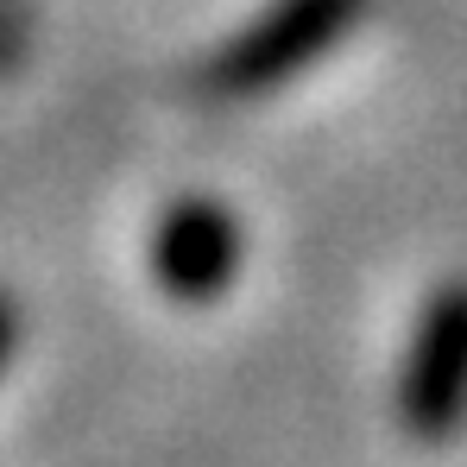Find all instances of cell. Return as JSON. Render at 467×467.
<instances>
[{
  "mask_svg": "<svg viewBox=\"0 0 467 467\" xmlns=\"http://www.w3.org/2000/svg\"><path fill=\"white\" fill-rule=\"evenodd\" d=\"M246 234L215 196H183L152 234V278L171 304H215L240 278Z\"/></svg>",
  "mask_w": 467,
  "mask_h": 467,
  "instance_id": "3957f363",
  "label": "cell"
},
{
  "mask_svg": "<svg viewBox=\"0 0 467 467\" xmlns=\"http://www.w3.org/2000/svg\"><path fill=\"white\" fill-rule=\"evenodd\" d=\"M398 417L417 442H449L467 423V278L430 291L398 373Z\"/></svg>",
  "mask_w": 467,
  "mask_h": 467,
  "instance_id": "7a4b0ae2",
  "label": "cell"
},
{
  "mask_svg": "<svg viewBox=\"0 0 467 467\" xmlns=\"http://www.w3.org/2000/svg\"><path fill=\"white\" fill-rule=\"evenodd\" d=\"M13 341H19V310H13V297L0 291V367H6V354H13Z\"/></svg>",
  "mask_w": 467,
  "mask_h": 467,
  "instance_id": "277c9868",
  "label": "cell"
},
{
  "mask_svg": "<svg viewBox=\"0 0 467 467\" xmlns=\"http://www.w3.org/2000/svg\"><path fill=\"white\" fill-rule=\"evenodd\" d=\"M367 0H272L240 38H228L209 64L196 88L215 95V101H246V95H265L278 82L304 77L328 45H341L354 26H360Z\"/></svg>",
  "mask_w": 467,
  "mask_h": 467,
  "instance_id": "6da1fadb",
  "label": "cell"
}]
</instances>
